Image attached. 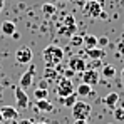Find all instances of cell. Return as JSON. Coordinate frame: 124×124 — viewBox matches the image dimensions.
Instances as JSON below:
<instances>
[{
	"mask_svg": "<svg viewBox=\"0 0 124 124\" xmlns=\"http://www.w3.org/2000/svg\"><path fill=\"white\" fill-rule=\"evenodd\" d=\"M42 57H44V62H45L47 67H55V65H59L62 62V59H64V50H62V47H59V45L50 44V45H47V47L44 49Z\"/></svg>",
	"mask_w": 124,
	"mask_h": 124,
	"instance_id": "obj_1",
	"label": "cell"
},
{
	"mask_svg": "<svg viewBox=\"0 0 124 124\" xmlns=\"http://www.w3.org/2000/svg\"><path fill=\"white\" fill-rule=\"evenodd\" d=\"M55 92H57V96L59 97H67V96H70L72 92H76V85L72 82V79H69V77H64L62 76L61 79H57V85H55Z\"/></svg>",
	"mask_w": 124,
	"mask_h": 124,
	"instance_id": "obj_2",
	"label": "cell"
},
{
	"mask_svg": "<svg viewBox=\"0 0 124 124\" xmlns=\"http://www.w3.org/2000/svg\"><path fill=\"white\" fill-rule=\"evenodd\" d=\"M92 112V107L89 102H84V101H76V104L72 106V116L74 119H89Z\"/></svg>",
	"mask_w": 124,
	"mask_h": 124,
	"instance_id": "obj_3",
	"label": "cell"
},
{
	"mask_svg": "<svg viewBox=\"0 0 124 124\" xmlns=\"http://www.w3.org/2000/svg\"><path fill=\"white\" fill-rule=\"evenodd\" d=\"M102 10H104V3L101 0H89L84 5V15H87L91 19H99Z\"/></svg>",
	"mask_w": 124,
	"mask_h": 124,
	"instance_id": "obj_4",
	"label": "cell"
},
{
	"mask_svg": "<svg viewBox=\"0 0 124 124\" xmlns=\"http://www.w3.org/2000/svg\"><path fill=\"white\" fill-rule=\"evenodd\" d=\"M34 59V54H32V49L30 47H20L17 52H15V61L17 64H30Z\"/></svg>",
	"mask_w": 124,
	"mask_h": 124,
	"instance_id": "obj_5",
	"label": "cell"
},
{
	"mask_svg": "<svg viewBox=\"0 0 124 124\" xmlns=\"http://www.w3.org/2000/svg\"><path fill=\"white\" fill-rule=\"evenodd\" d=\"M101 81V72H97L96 69H85L82 72V82L89 84V85H97Z\"/></svg>",
	"mask_w": 124,
	"mask_h": 124,
	"instance_id": "obj_6",
	"label": "cell"
},
{
	"mask_svg": "<svg viewBox=\"0 0 124 124\" xmlns=\"http://www.w3.org/2000/svg\"><path fill=\"white\" fill-rule=\"evenodd\" d=\"M34 74H35V65H34V64H30L29 70L22 74L20 81H19V85H20L22 89H29V87L32 85V81H34Z\"/></svg>",
	"mask_w": 124,
	"mask_h": 124,
	"instance_id": "obj_7",
	"label": "cell"
},
{
	"mask_svg": "<svg viewBox=\"0 0 124 124\" xmlns=\"http://www.w3.org/2000/svg\"><path fill=\"white\" fill-rule=\"evenodd\" d=\"M15 101H17V107L20 109H25L29 107V96L25 92V89H22L20 85H15Z\"/></svg>",
	"mask_w": 124,
	"mask_h": 124,
	"instance_id": "obj_8",
	"label": "cell"
},
{
	"mask_svg": "<svg viewBox=\"0 0 124 124\" xmlns=\"http://www.w3.org/2000/svg\"><path fill=\"white\" fill-rule=\"evenodd\" d=\"M85 67H87L85 59L81 57V55H74V57L69 59V69H72L74 72H84Z\"/></svg>",
	"mask_w": 124,
	"mask_h": 124,
	"instance_id": "obj_9",
	"label": "cell"
},
{
	"mask_svg": "<svg viewBox=\"0 0 124 124\" xmlns=\"http://www.w3.org/2000/svg\"><path fill=\"white\" fill-rule=\"evenodd\" d=\"M85 55L92 61H102L106 57V50L102 47H92V49H85Z\"/></svg>",
	"mask_w": 124,
	"mask_h": 124,
	"instance_id": "obj_10",
	"label": "cell"
},
{
	"mask_svg": "<svg viewBox=\"0 0 124 124\" xmlns=\"http://www.w3.org/2000/svg\"><path fill=\"white\" fill-rule=\"evenodd\" d=\"M0 112H2V116H3V121H12V119H17V117H19L17 109L12 107V106H2V107H0Z\"/></svg>",
	"mask_w": 124,
	"mask_h": 124,
	"instance_id": "obj_11",
	"label": "cell"
},
{
	"mask_svg": "<svg viewBox=\"0 0 124 124\" xmlns=\"http://www.w3.org/2000/svg\"><path fill=\"white\" fill-rule=\"evenodd\" d=\"M102 102H104L106 107H109V109L114 111V109L117 107V104H119V94H117V92H109L102 99Z\"/></svg>",
	"mask_w": 124,
	"mask_h": 124,
	"instance_id": "obj_12",
	"label": "cell"
},
{
	"mask_svg": "<svg viewBox=\"0 0 124 124\" xmlns=\"http://www.w3.org/2000/svg\"><path fill=\"white\" fill-rule=\"evenodd\" d=\"M35 107H37V111H42V112H52L54 111V106H52V102L49 99H39V101H35Z\"/></svg>",
	"mask_w": 124,
	"mask_h": 124,
	"instance_id": "obj_13",
	"label": "cell"
},
{
	"mask_svg": "<svg viewBox=\"0 0 124 124\" xmlns=\"http://www.w3.org/2000/svg\"><path fill=\"white\" fill-rule=\"evenodd\" d=\"M0 30H2V34L3 35H8V37H12V34L17 30V27H15V23L10 20H5L2 22V25H0Z\"/></svg>",
	"mask_w": 124,
	"mask_h": 124,
	"instance_id": "obj_14",
	"label": "cell"
},
{
	"mask_svg": "<svg viewBox=\"0 0 124 124\" xmlns=\"http://www.w3.org/2000/svg\"><path fill=\"white\" fill-rule=\"evenodd\" d=\"M76 94L81 96V97L91 96V94H92V85H89V84H85V82H81L77 87H76Z\"/></svg>",
	"mask_w": 124,
	"mask_h": 124,
	"instance_id": "obj_15",
	"label": "cell"
},
{
	"mask_svg": "<svg viewBox=\"0 0 124 124\" xmlns=\"http://www.w3.org/2000/svg\"><path fill=\"white\" fill-rule=\"evenodd\" d=\"M101 76H102L104 79H112V77L116 76V69H114V65H111V64L104 65L102 70H101Z\"/></svg>",
	"mask_w": 124,
	"mask_h": 124,
	"instance_id": "obj_16",
	"label": "cell"
},
{
	"mask_svg": "<svg viewBox=\"0 0 124 124\" xmlns=\"http://www.w3.org/2000/svg\"><path fill=\"white\" fill-rule=\"evenodd\" d=\"M55 12H57V8H55L54 3H42V14L45 17H52Z\"/></svg>",
	"mask_w": 124,
	"mask_h": 124,
	"instance_id": "obj_17",
	"label": "cell"
},
{
	"mask_svg": "<svg viewBox=\"0 0 124 124\" xmlns=\"http://www.w3.org/2000/svg\"><path fill=\"white\" fill-rule=\"evenodd\" d=\"M84 45H85V49L97 47V37H96V35H91V34L84 35Z\"/></svg>",
	"mask_w": 124,
	"mask_h": 124,
	"instance_id": "obj_18",
	"label": "cell"
},
{
	"mask_svg": "<svg viewBox=\"0 0 124 124\" xmlns=\"http://www.w3.org/2000/svg\"><path fill=\"white\" fill-rule=\"evenodd\" d=\"M77 97H79V96H77L76 92H72L70 96H67V97H62V99H61V102L64 104L65 107H72V106L76 104V101H77Z\"/></svg>",
	"mask_w": 124,
	"mask_h": 124,
	"instance_id": "obj_19",
	"label": "cell"
},
{
	"mask_svg": "<svg viewBox=\"0 0 124 124\" xmlns=\"http://www.w3.org/2000/svg\"><path fill=\"white\" fill-rule=\"evenodd\" d=\"M34 97H35V101H39V99H47V97H49V91L44 89V87H37V89L34 91Z\"/></svg>",
	"mask_w": 124,
	"mask_h": 124,
	"instance_id": "obj_20",
	"label": "cell"
},
{
	"mask_svg": "<svg viewBox=\"0 0 124 124\" xmlns=\"http://www.w3.org/2000/svg\"><path fill=\"white\" fill-rule=\"evenodd\" d=\"M70 45H84V35H79V34H72L70 35Z\"/></svg>",
	"mask_w": 124,
	"mask_h": 124,
	"instance_id": "obj_21",
	"label": "cell"
},
{
	"mask_svg": "<svg viewBox=\"0 0 124 124\" xmlns=\"http://www.w3.org/2000/svg\"><path fill=\"white\" fill-rule=\"evenodd\" d=\"M76 30H77V27L76 25H65V27H61V34L62 35H72V34H76Z\"/></svg>",
	"mask_w": 124,
	"mask_h": 124,
	"instance_id": "obj_22",
	"label": "cell"
},
{
	"mask_svg": "<svg viewBox=\"0 0 124 124\" xmlns=\"http://www.w3.org/2000/svg\"><path fill=\"white\" fill-rule=\"evenodd\" d=\"M112 114H114V119H116V121H124V106L116 107Z\"/></svg>",
	"mask_w": 124,
	"mask_h": 124,
	"instance_id": "obj_23",
	"label": "cell"
},
{
	"mask_svg": "<svg viewBox=\"0 0 124 124\" xmlns=\"http://www.w3.org/2000/svg\"><path fill=\"white\" fill-rule=\"evenodd\" d=\"M45 77H47V79H57V74H55L54 67H47V70H45Z\"/></svg>",
	"mask_w": 124,
	"mask_h": 124,
	"instance_id": "obj_24",
	"label": "cell"
},
{
	"mask_svg": "<svg viewBox=\"0 0 124 124\" xmlns=\"http://www.w3.org/2000/svg\"><path fill=\"white\" fill-rule=\"evenodd\" d=\"M109 45V39L107 37H97V47H107Z\"/></svg>",
	"mask_w": 124,
	"mask_h": 124,
	"instance_id": "obj_25",
	"label": "cell"
},
{
	"mask_svg": "<svg viewBox=\"0 0 124 124\" xmlns=\"http://www.w3.org/2000/svg\"><path fill=\"white\" fill-rule=\"evenodd\" d=\"M64 23H65V25H76V20H74L72 15H67V17L64 19Z\"/></svg>",
	"mask_w": 124,
	"mask_h": 124,
	"instance_id": "obj_26",
	"label": "cell"
},
{
	"mask_svg": "<svg viewBox=\"0 0 124 124\" xmlns=\"http://www.w3.org/2000/svg\"><path fill=\"white\" fill-rule=\"evenodd\" d=\"M76 72L72 70V69H67V70H64V77H69V79H72V76H74Z\"/></svg>",
	"mask_w": 124,
	"mask_h": 124,
	"instance_id": "obj_27",
	"label": "cell"
},
{
	"mask_svg": "<svg viewBox=\"0 0 124 124\" xmlns=\"http://www.w3.org/2000/svg\"><path fill=\"white\" fill-rule=\"evenodd\" d=\"M74 124H89V123H87V119H76Z\"/></svg>",
	"mask_w": 124,
	"mask_h": 124,
	"instance_id": "obj_28",
	"label": "cell"
},
{
	"mask_svg": "<svg viewBox=\"0 0 124 124\" xmlns=\"http://www.w3.org/2000/svg\"><path fill=\"white\" fill-rule=\"evenodd\" d=\"M19 124H35V123H34V121H30V119H22Z\"/></svg>",
	"mask_w": 124,
	"mask_h": 124,
	"instance_id": "obj_29",
	"label": "cell"
},
{
	"mask_svg": "<svg viewBox=\"0 0 124 124\" xmlns=\"http://www.w3.org/2000/svg\"><path fill=\"white\" fill-rule=\"evenodd\" d=\"M99 19H102V20H106V19H107V14H106V12H101V15H99Z\"/></svg>",
	"mask_w": 124,
	"mask_h": 124,
	"instance_id": "obj_30",
	"label": "cell"
},
{
	"mask_svg": "<svg viewBox=\"0 0 124 124\" xmlns=\"http://www.w3.org/2000/svg\"><path fill=\"white\" fill-rule=\"evenodd\" d=\"M3 3H5V0H0V12H2V8H3Z\"/></svg>",
	"mask_w": 124,
	"mask_h": 124,
	"instance_id": "obj_31",
	"label": "cell"
},
{
	"mask_svg": "<svg viewBox=\"0 0 124 124\" xmlns=\"http://www.w3.org/2000/svg\"><path fill=\"white\" fill-rule=\"evenodd\" d=\"M121 79H123V82H124V69L121 70Z\"/></svg>",
	"mask_w": 124,
	"mask_h": 124,
	"instance_id": "obj_32",
	"label": "cell"
},
{
	"mask_svg": "<svg viewBox=\"0 0 124 124\" xmlns=\"http://www.w3.org/2000/svg\"><path fill=\"white\" fill-rule=\"evenodd\" d=\"M3 123V116H2V112H0V124Z\"/></svg>",
	"mask_w": 124,
	"mask_h": 124,
	"instance_id": "obj_33",
	"label": "cell"
},
{
	"mask_svg": "<svg viewBox=\"0 0 124 124\" xmlns=\"http://www.w3.org/2000/svg\"><path fill=\"white\" fill-rule=\"evenodd\" d=\"M35 124H47V123H35Z\"/></svg>",
	"mask_w": 124,
	"mask_h": 124,
	"instance_id": "obj_34",
	"label": "cell"
},
{
	"mask_svg": "<svg viewBox=\"0 0 124 124\" xmlns=\"http://www.w3.org/2000/svg\"><path fill=\"white\" fill-rule=\"evenodd\" d=\"M109 124H114V123H109Z\"/></svg>",
	"mask_w": 124,
	"mask_h": 124,
	"instance_id": "obj_35",
	"label": "cell"
},
{
	"mask_svg": "<svg viewBox=\"0 0 124 124\" xmlns=\"http://www.w3.org/2000/svg\"><path fill=\"white\" fill-rule=\"evenodd\" d=\"M87 2H89V0H87Z\"/></svg>",
	"mask_w": 124,
	"mask_h": 124,
	"instance_id": "obj_36",
	"label": "cell"
}]
</instances>
